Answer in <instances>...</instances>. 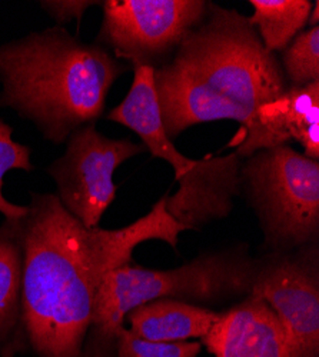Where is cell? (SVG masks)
<instances>
[{"instance_id":"6da1fadb","label":"cell","mask_w":319,"mask_h":357,"mask_svg":"<svg viewBox=\"0 0 319 357\" xmlns=\"http://www.w3.org/2000/svg\"><path fill=\"white\" fill-rule=\"evenodd\" d=\"M168 195L132 225L84 227L54 195H34L16 220L23 252L22 326L40 357H79L105 276L129 264L148 241L177 248L186 230L166 211Z\"/></svg>"},{"instance_id":"7a4b0ae2","label":"cell","mask_w":319,"mask_h":357,"mask_svg":"<svg viewBox=\"0 0 319 357\" xmlns=\"http://www.w3.org/2000/svg\"><path fill=\"white\" fill-rule=\"evenodd\" d=\"M154 79L170 140L195 125L235 121L241 130L229 143L234 147L252 129L258 109L289 87L279 59L264 47L248 16L214 2Z\"/></svg>"},{"instance_id":"3957f363","label":"cell","mask_w":319,"mask_h":357,"mask_svg":"<svg viewBox=\"0 0 319 357\" xmlns=\"http://www.w3.org/2000/svg\"><path fill=\"white\" fill-rule=\"evenodd\" d=\"M131 66L98 43L50 27L0 46V105L61 144L102 116L112 84Z\"/></svg>"},{"instance_id":"277c9868","label":"cell","mask_w":319,"mask_h":357,"mask_svg":"<svg viewBox=\"0 0 319 357\" xmlns=\"http://www.w3.org/2000/svg\"><path fill=\"white\" fill-rule=\"evenodd\" d=\"M133 82L124 102L116 106L107 121L135 132L154 158L168 162L179 183L178 192L166 199V211L186 230H198L214 220L226 218L241 195L242 158L234 152L192 160L184 156L166 136L156 98L155 69H133Z\"/></svg>"},{"instance_id":"5b68a950","label":"cell","mask_w":319,"mask_h":357,"mask_svg":"<svg viewBox=\"0 0 319 357\" xmlns=\"http://www.w3.org/2000/svg\"><path fill=\"white\" fill-rule=\"evenodd\" d=\"M259 261L241 252L202 255L172 271L144 269L125 264L110 271L96 294L89 353L116 343L125 316L135 307L158 299L214 302L251 293Z\"/></svg>"},{"instance_id":"8992f818","label":"cell","mask_w":319,"mask_h":357,"mask_svg":"<svg viewBox=\"0 0 319 357\" xmlns=\"http://www.w3.org/2000/svg\"><path fill=\"white\" fill-rule=\"evenodd\" d=\"M245 193L276 252L311 246L319 233V160L289 144L262 149L242 160Z\"/></svg>"},{"instance_id":"52a82bcc","label":"cell","mask_w":319,"mask_h":357,"mask_svg":"<svg viewBox=\"0 0 319 357\" xmlns=\"http://www.w3.org/2000/svg\"><path fill=\"white\" fill-rule=\"evenodd\" d=\"M207 0H106L95 43L118 61L158 69L208 12Z\"/></svg>"},{"instance_id":"ba28073f","label":"cell","mask_w":319,"mask_h":357,"mask_svg":"<svg viewBox=\"0 0 319 357\" xmlns=\"http://www.w3.org/2000/svg\"><path fill=\"white\" fill-rule=\"evenodd\" d=\"M66 142L65 155L47 167L57 186L56 197L84 227H98L116 196V169L147 147L131 139H109L95 123L73 132Z\"/></svg>"},{"instance_id":"9c48e42d","label":"cell","mask_w":319,"mask_h":357,"mask_svg":"<svg viewBox=\"0 0 319 357\" xmlns=\"http://www.w3.org/2000/svg\"><path fill=\"white\" fill-rule=\"evenodd\" d=\"M315 256L306 249L259 261L251 290L272 309L295 357H318L319 353V280Z\"/></svg>"},{"instance_id":"30bf717a","label":"cell","mask_w":319,"mask_h":357,"mask_svg":"<svg viewBox=\"0 0 319 357\" xmlns=\"http://www.w3.org/2000/svg\"><path fill=\"white\" fill-rule=\"evenodd\" d=\"M292 142L304 147L306 158L319 160V82L289 86L281 98L260 106L235 152L245 159L262 149Z\"/></svg>"},{"instance_id":"8fae6325","label":"cell","mask_w":319,"mask_h":357,"mask_svg":"<svg viewBox=\"0 0 319 357\" xmlns=\"http://www.w3.org/2000/svg\"><path fill=\"white\" fill-rule=\"evenodd\" d=\"M202 343L215 357H295L272 309L252 293L219 313Z\"/></svg>"},{"instance_id":"7c38bea8","label":"cell","mask_w":319,"mask_h":357,"mask_svg":"<svg viewBox=\"0 0 319 357\" xmlns=\"http://www.w3.org/2000/svg\"><path fill=\"white\" fill-rule=\"evenodd\" d=\"M219 313L177 299H158L132 309L129 332L152 343H177L205 337Z\"/></svg>"},{"instance_id":"4fadbf2b","label":"cell","mask_w":319,"mask_h":357,"mask_svg":"<svg viewBox=\"0 0 319 357\" xmlns=\"http://www.w3.org/2000/svg\"><path fill=\"white\" fill-rule=\"evenodd\" d=\"M23 252L16 222L0 229V344L15 346L22 324ZM23 327V326H22Z\"/></svg>"},{"instance_id":"5bb4252c","label":"cell","mask_w":319,"mask_h":357,"mask_svg":"<svg viewBox=\"0 0 319 357\" xmlns=\"http://www.w3.org/2000/svg\"><path fill=\"white\" fill-rule=\"evenodd\" d=\"M253 15L249 23L272 53L283 52L308 24L313 2L309 0H251Z\"/></svg>"},{"instance_id":"9a60e30c","label":"cell","mask_w":319,"mask_h":357,"mask_svg":"<svg viewBox=\"0 0 319 357\" xmlns=\"http://www.w3.org/2000/svg\"><path fill=\"white\" fill-rule=\"evenodd\" d=\"M279 65L288 86L319 82V26L299 33L281 52Z\"/></svg>"},{"instance_id":"2e32d148","label":"cell","mask_w":319,"mask_h":357,"mask_svg":"<svg viewBox=\"0 0 319 357\" xmlns=\"http://www.w3.org/2000/svg\"><path fill=\"white\" fill-rule=\"evenodd\" d=\"M12 133V128L0 119V213L6 218V222H16L24 218L27 206H17L5 199L2 193L3 176L13 169L26 172L34 169L31 163V149L15 142Z\"/></svg>"},{"instance_id":"e0dca14e","label":"cell","mask_w":319,"mask_h":357,"mask_svg":"<svg viewBox=\"0 0 319 357\" xmlns=\"http://www.w3.org/2000/svg\"><path fill=\"white\" fill-rule=\"evenodd\" d=\"M116 344H118V357H196L200 351V344L195 342H147L131 333L126 327L119 331Z\"/></svg>"},{"instance_id":"ac0fdd59","label":"cell","mask_w":319,"mask_h":357,"mask_svg":"<svg viewBox=\"0 0 319 357\" xmlns=\"http://www.w3.org/2000/svg\"><path fill=\"white\" fill-rule=\"evenodd\" d=\"M96 5L95 2H82V0H77V2H42V8L59 23L72 20V19H82V15L84 10Z\"/></svg>"},{"instance_id":"d6986e66","label":"cell","mask_w":319,"mask_h":357,"mask_svg":"<svg viewBox=\"0 0 319 357\" xmlns=\"http://www.w3.org/2000/svg\"><path fill=\"white\" fill-rule=\"evenodd\" d=\"M319 23V2H313L312 10L309 13V19H308V26L309 27H316Z\"/></svg>"}]
</instances>
